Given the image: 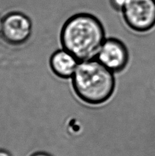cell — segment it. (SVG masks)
I'll return each mask as SVG.
<instances>
[{"label": "cell", "mask_w": 155, "mask_h": 156, "mask_svg": "<svg viewBox=\"0 0 155 156\" xmlns=\"http://www.w3.org/2000/svg\"><path fill=\"white\" fill-rule=\"evenodd\" d=\"M60 39L64 49L83 62L92 60L98 54L105 40V31L95 16L77 14L64 25Z\"/></svg>", "instance_id": "cell-1"}, {"label": "cell", "mask_w": 155, "mask_h": 156, "mask_svg": "<svg viewBox=\"0 0 155 156\" xmlns=\"http://www.w3.org/2000/svg\"><path fill=\"white\" fill-rule=\"evenodd\" d=\"M113 72L97 60L83 61L73 76L74 90L88 104L99 105L112 96L115 89Z\"/></svg>", "instance_id": "cell-2"}, {"label": "cell", "mask_w": 155, "mask_h": 156, "mask_svg": "<svg viewBox=\"0 0 155 156\" xmlns=\"http://www.w3.org/2000/svg\"><path fill=\"white\" fill-rule=\"evenodd\" d=\"M122 12L132 29L146 31L155 24V0H127Z\"/></svg>", "instance_id": "cell-3"}, {"label": "cell", "mask_w": 155, "mask_h": 156, "mask_svg": "<svg viewBox=\"0 0 155 156\" xmlns=\"http://www.w3.org/2000/svg\"><path fill=\"white\" fill-rule=\"evenodd\" d=\"M97 55L99 62L112 72L122 71L129 62L128 50L116 38L105 40Z\"/></svg>", "instance_id": "cell-4"}, {"label": "cell", "mask_w": 155, "mask_h": 156, "mask_svg": "<svg viewBox=\"0 0 155 156\" xmlns=\"http://www.w3.org/2000/svg\"><path fill=\"white\" fill-rule=\"evenodd\" d=\"M32 22L27 16L12 12L3 19L2 35L7 43L19 45L26 43L32 34Z\"/></svg>", "instance_id": "cell-5"}, {"label": "cell", "mask_w": 155, "mask_h": 156, "mask_svg": "<svg viewBox=\"0 0 155 156\" xmlns=\"http://www.w3.org/2000/svg\"><path fill=\"white\" fill-rule=\"evenodd\" d=\"M77 59L65 49L58 50L51 55L50 66L53 73L60 78L73 76L77 67Z\"/></svg>", "instance_id": "cell-6"}, {"label": "cell", "mask_w": 155, "mask_h": 156, "mask_svg": "<svg viewBox=\"0 0 155 156\" xmlns=\"http://www.w3.org/2000/svg\"><path fill=\"white\" fill-rule=\"evenodd\" d=\"M109 2L113 9L117 11H122L127 0H109Z\"/></svg>", "instance_id": "cell-7"}, {"label": "cell", "mask_w": 155, "mask_h": 156, "mask_svg": "<svg viewBox=\"0 0 155 156\" xmlns=\"http://www.w3.org/2000/svg\"><path fill=\"white\" fill-rule=\"evenodd\" d=\"M30 156H51V155L50 154H47V153L39 151V152L34 153V154H32Z\"/></svg>", "instance_id": "cell-8"}, {"label": "cell", "mask_w": 155, "mask_h": 156, "mask_svg": "<svg viewBox=\"0 0 155 156\" xmlns=\"http://www.w3.org/2000/svg\"><path fill=\"white\" fill-rule=\"evenodd\" d=\"M0 156H12L9 152L4 149H0Z\"/></svg>", "instance_id": "cell-9"}, {"label": "cell", "mask_w": 155, "mask_h": 156, "mask_svg": "<svg viewBox=\"0 0 155 156\" xmlns=\"http://www.w3.org/2000/svg\"><path fill=\"white\" fill-rule=\"evenodd\" d=\"M2 29H3V20L0 18V34H2Z\"/></svg>", "instance_id": "cell-10"}]
</instances>
